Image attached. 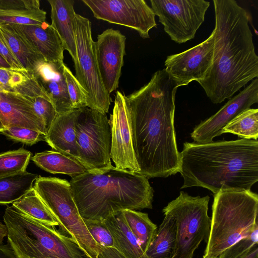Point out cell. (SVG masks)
I'll return each mask as SVG.
<instances>
[{"label":"cell","instance_id":"d6986e66","mask_svg":"<svg viewBox=\"0 0 258 258\" xmlns=\"http://www.w3.org/2000/svg\"><path fill=\"white\" fill-rule=\"evenodd\" d=\"M11 24L45 61H63L64 50L58 35L50 24L46 22L34 25Z\"/></svg>","mask_w":258,"mask_h":258},{"label":"cell","instance_id":"4fadbf2b","mask_svg":"<svg viewBox=\"0 0 258 258\" xmlns=\"http://www.w3.org/2000/svg\"><path fill=\"white\" fill-rule=\"evenodd\" d=\"M214 34L182 52L167 56L164 69L178 87L203 81L213 63Z\"/></svg>","mask_w":258,"mask_h":258},{"label":"cell","instance_id":"484cf974","mask_svg":"<svg viewBox=\"0 0 258 258\" xmlns=\"http://www.w3.org/2000/svg\"><path fill=\"white\" fill-rule=\"evenodd\" d=\"M0 30L11 51L26 71L32 72L44 59L35 52L10 23H0Z\"/></svg>","mask_w":258,"mask_h":258},{"label":"cell","instance_id":"836d02e7","mask_svg":"<svg viewBox=\"0 0 258 258\" xmlns=\"http://www.w3.org/2000/svg\"><path fill=\"white\" fill-rule=\"evenodd\" d=\"M63 73L70 99L74 109L87 107V98L80 83L71 70L63 65Z\"/></svg>","mask_w":258,"mask_h":258},{"label":"cell","instance_id":"ba28073f","mask_svg":"<svg viewBox=\"0 0 258 258\" xmlns=\"http://www.w3.org/2000/svg\"><path fill=\"white\" fill-rule=\"evenodd\" d=\"M210 197H192L180 191L162 212L172 215L176 223V249L173 258H192L201 243H208L211 227L208 216Z\"/></svg>","mask_w":258,"mask_h":258},{"label":"cell","instance_id":"9c48e42d","mask_svg":"<svg viewBox=\"0 0 258 258\" xmlns=\"http://www.w3.org/2000/svg\"><path fill=\"white\" fill-rule=\"evenodd\" d=\"M78 161L87 171L111 167V128L105 113L86 107L75 124Z\"/></svg>","mask_w":258,"mask_h":258},{"label":"cell","instance_id":"6da1fadb","mask_svg":"<svg viewBox=\"0 0 258 258\" xmlns=\"http://www.w3.org/2000/svg\"><path fill=\"white\" fill-rule=\"evenodd\" d=\"M177 86L165 69L124 99L130 123L139 174L149 179L178 172V152L174 125Z\"/></svg>","mask_w":258,"mask_h":258},{"label":"cell","instance_id":"d4e9b609","mask_svg":"<svg viewBox=\"0 0 258 258\" xmlns=\"http://www.w3.org/2000/svg\"><path fill=\"white\" fill-rule=\"evenodd\" d=\"M164 218L145 254L147 258H173L176 249V223L174 218L164 213Z\"/></svg>","mask_w":258,"mask_h":258},{"label":"cell","instance_id":"8992f818","mask_svg":"<svg viewBox=\"0 0 258 258\" xmlns=\"http://www.w3.org/2000/svg\"><path fill=\"white\" fill-rule=\"evenodd\" d=\"M210 233L203 258H217L225 250L258 228V196L249 191L214 194Z\"/></svg>","mask_w":258,"mask_h":258},{"label":"cell","instance_id":"83f0119b","mask_svg":"<svg viewBox=\"0 0 258 258\" xmlns=\"http://www.w3.org/2000/svg\"><path fill=\"white\" fill-rule=\"evenodd\" d=\"M122 211L128 228L145 253L156 235L157 225L152 222L146 213L133 210Z\"/></svg>","mask_w":258,"mask_h":258},{"label":"cell","instance_id":"d6a6232c","mask_svg":"<svg viewBox=\"0 0 258 258\" xmlns=\"http://www.w3.org/2000/svg\"><path fill=\"white\" fill-rule=\"evenodd\" d=\"M94 240L100 246L116 248L114 241L104 220L83 219Z\"/></svg>","mask_w":258,"mask_h":258},{"label":"cell","instance_id":"f35d334b","mask_svg":"<svg viewBox=\"0 0 258 258\" xmlns=\"http://www.w3.org/2000/svg\"><path fill=\"white\" fill-rule=\"evenodd\" d=\"M100 252L98 258H125L116 248H107L99 245Z\"/></svg>","mask_w":258,"mask_h":258},{"label":"cell","instance_id":"30bf717a","mask_svg":"<svg viewBox=\"0 0 258 258\" xmlns=\"http://www.w3.org/2000/svg\"><path fill=\"white\" fill-rule=\"evenodd\" d=\"M75 32L78 59L75 76L86 95L87 107L106 113L110 104V97L99 75L90 20L76 14Z\"/></svg>","mask_w":258,"mask_h":258},{"label":"cell","instance_id":"ac0fdd59","mask_svg":"<svg viewBox=\"0 0 258 258\" xmlns=\"http://www.w3.org/2000/svg\"><path fill=\"white\" fill-rule=\"evenodd\" d=\"M63 61L39 62L32 74L40 87L49 97L57 114L74 109L69 98L63 73Z\"/></svg>","mask_w":258,"mask_h":258},{"label":"cell","instance_id":"277c9868","mask_svg":"<svg viewBox=\"0 0 258 258\" xmlns=\"http://www.w3.org/2000/svg\"><path fill=\"white\" fill-rule=\"evenodd\" d=\"M146 177L111 167L71 178V188L83 219H105L125 210L152 209L154 189Z\"/></svg>","mask_w":258,"mask_h":258},{"label":"cell","instance_id":"e575fe53","mask_svg":"<svg viewBox=\"0 0 258 258\" xmlns=\"http://www.w3.org/2000/svg\"><path fill=\"white\" fill-rule=\"evenodd\" d=\"M8 138L28 145L45 141V135L34 130L22 127H9L0 132Z\"/></svg>","mask_w":258,"mask_h":258},{"label":"cell","instance_id":"5b68a950","mask_svg":"<svg viewBox=\"0 0 258 258\" xmlns=\"http://www.w3.org/2000/svg\"><path fill=\"white\" fill-rule=\"evenodd\" d=\"M3 220L16 258H89L71 237L13 206L6 209Z\"/></svg>","mask_w":258,"mask_h":258},{"label":"cell","instance_id":"7402d4cb","mask_svg":"<svg viewBox=\"0 0 258 258\" xmlns=\"http://www.w3.org/2000/svg\"><path fill=\"white\" fill-rule=\"evenodd\" d=\"M104 222L112 234L116 249L125 258H147L128 228L122 211L111 214Z\"/></svg>","mask_w":258,"mask_h":258},{"label":"cell","instance_id":"60d3db41","mask_svg":"<svg viewBox=\"0 0 258 258\" xmlns=\"http://www.w3.org/2000/svg\"><path fill=\"white\" fill-rule=\"evenodd\" d=\"M240 258H258L257 244L254 245L246 254Z\"/></svg>","mask_w":258,"mask_h":258},{"label":"cell","instance_id":"52a82bcc","mask_svg":"<svg viewBox=\"0 0 258 258\" xmlns=\"http://www.w3.org/2000/svg\"><path fill=\"white\" fill-rule=\"evenodd\" d=\"M59 224V231L74 239L89 258H98L99 244L81 216L70 182L55 177L39 176L33 186Z\"/></svg>","mask_w":258,"mask_h":258},{"label":"cell","instance_id":"603a6c76","mask_svg":"<svg viewBox=\"0 0 258 258\" xmlns=\"http://www.w3.org/2000/svg\"><path fill=\"white\" fill-rule=\"evenodd\" d=\"M0 86L8 92L28 97L41 96L50 101L32 73L26 70L0 68Z\"/></svg>","mask_w":258,"mask_h":258},{"label":"cell","instance_id":"ffe728a7","mask_svg":"<svg viewBox=\"0 0 258 258\" xmlns=\"http://www.w3.org/2000/svg\"><path fill=\"white\" fill-rule=\"evenodd\" d=\"M81 109L57 114L45 137L51 148L78 161L75 124Z\"/></svg>","mask_w":258,"mask_h":258},{"label":"cell","instance_id":"f546056e","mask_svg":"<svg viewBox=\"0 0 258 258\" xmlns=\"http://www.w3.org/2000/svg\"><path fill=\"white\" fill-rule=\"evenodd\" d=\"M227 133L257 140L258 109L249 108L241 112L222 129V134Z\"/></svg>","mask_w":258,"mask_h":258},{"label":"cell","instance_id":"b9f144b4","mask_svg":"<svg viewBox=\"0 0 258 258\" xmlns=\"http://www.w3.org/2000/svg\"><path fill=\"white\" fill-rule=\"evenodd\" d=\"M7 228L5 224L0 221V244H2L4 238L7 236Z\"/></svg>","mask_w":258,"mask_h":258},{"label":"cell","instance_id":"7c38bea8","mask_svg":"<svg viewBox=\"0 0 258 258\" xmlns=\"http://www.w3.org/2000/svg\"><path fill=\"white\" fill-rule=\"evenodd\" d=\"M98 20L135 30L144 39L157 26L155 15L144 0H82Z\"/></svg>","mask_w":258,"mask_h":258},{"label":"cell","instance_id":"7a4b0ae2","mask_svg":"<svg viewBox=\"0 0 258 258\" xmlns=\"http://www.w3.org/2000/svg\"><path fill=\"white\" fill-rule=\"evenodd\" d=\"M213 63L199 82L211 102L229 99L258 77V56L247 11L234 0H213Z\"/></svg>","mask_w":258,"mask_h":258},{"label":"cell","instance_id":"ee69618b","mask_svg":"<svg viewBox=\"0 0 258 258\" xmlns=\"http://www.w3.org/2000/svg\"><path fill=\"white\" fill-rule=\"evenodd\" d=\"M5 129L1 120H0V132L3 131Z\"/></svg>","mask_w":258,"mask_h":258},{"label":"cell","instance_id":"1f68e13d","mask_svg":"<svg viewBox=\"0 0 258 258\" xmlns=\"http://www.w3.org/2000/svg\"><path fill=\"white\" fill-rule=\"evenodd\" d=\"M46 16V12L41 9L0 11V23L39 24L45 22Z\"/></svg>","mask_w":258,"mask_h":258},{"label":"cell","instance_id":"ab89813d","mask_svg":"<svg viewBox=\"0 0 258 258\" xmlns=\"http://www.w3.org/2000/svg\"><path fill=\"white\" fill-rule=\"evenodd\" d=\"M0 258H16L9 244H0Z\"/></svg>","mask_w":258,"mask_h":258},{"label":"cell","instance_id":"4316f807","mask_svg":"<svg viewBox=\"0 0 258 258\" xmlns=\"http://www.w3.org/2000/svg\"><path fill=\"white\" fill-rule=\"evenodd\" d=\"M39 176L26 171L0 177V204H13L31 189Z\"/></svg>","mask_w":258,"mask_h":258},{"label":"cell","instance_id":"e0dca14e","mask_svg":"<svg viewBox=\"0 0 258 258\" xmlns=\"http://www.w3.org/2000/svg\"><path fill=\"white\" fill-rule=\"evenodd\" d=\"M30 98L0 90V120L5 128L26 127L38 131L46 136L43 122L35 113Z\"/></svg>","mask_w":258,"mask_h":258},{"label":"cell","instance_id":"cb8c5ba5","mask_svg":"<svg viewBox=\"0 0 258 258\" xmlns=\"http://www.w3.org/2000/svg\"><path fill=\"white\" fill-rule=\"evenodd\" d=\"M30 159L42 169L52 174L76 177L87 170L77 160L56 151L37 153Z\"/></svg>","mask_w":258,"mask_h":258},{"label":"cell","instance_id":"4dcf8cb0","mask_svg":"<svg viewBox=\"0 0 258 258\" xmlns=\"http://www.w3.org/2000/svg\"><path fill=\"white\" fill-rule=\"evenodd\" d=\"M31 153L24 148L0 154V177L26 171Z\"/></svg>","mask_w":258,"mask_h":258},{"label":"cell","instance_id":"8d00e7d4","mask_svg":"<svg viewBox=\"0 0 258 258\" xmlns=\"http://www.w3.org/2000/svg\"><path fill=\"white\" fill-rule=\"evenodd\" d=\"M258 242V228L225 250L217 258H240Z\"/></svg>","mask_w":258,"mask_h":258},{"label":"cell","instance_id":"2e32d148","mask_svg":"<svg viewBox=\"0 0 258 258\" xmlns=\"http://www.w3.org/2000/svg\"><path fill=\"white\" fill-rule=\"evenodd\" d=\"M109 121L111 133L110 157L115 167L138 174L140 169L133 147L124 95L119 91L116 92L113 112Z\"/></svg>","mask_w":258,"mask_h":258},{"label":"cell","instance_id":"7bdbcfd3","mask_svg":"<svg viewBox=\"0 0 258 258\" xmlns=\"http://www.w3.org/2000/svg\"><path fill=\"white\" fill-rule=\"evenodd\" d=\"M0 68L12 69L6 59L0 54Z\"/></svg>","mask_w":258,"mask_h":258},{"label":"cell","instance_id":"d590c367","mask_svg":"<svg viewBox=\"0 0 258 258\" xmlns=\"http://www.w3.org/2000/svg\"><path fill=\"white\" fill-rule=\"evenodd\" d=\"M30 99L35 113L43 122L47 134L57 115L55 109L49 100L42 97H30Z\"/></svg>","mask_w":258,"mask_h":258},{"label":"cell","instance_id":"9a60e30c","mask_svg":"<svg viewBox=\"0 0 258 258\" xmlns=\"http://www.w3.org/2000/svg\"><path fill=\"white\" fill-rule=\"evenodd\" d=\"M126 37L119 30L106 29L95 42L97 67L103 87L108 94L119 84L125 54Z\"/></svg>","mask_w":258,"mask_h":258},{"label":"cell","instance_id":"74e56055","mask_svg":"<svg viewBox=\"0 0 258 258\" xmlns=\"http://www.w3.org/2000/svg\"><path fill=\"white\" fill-rule=\"evenodd\" d=\"M0 54L6 59L13 69L25 70L11 51L1 30Z\"/></svg>","mask_w":258,"mask_h":258},{"label":"cell","instance_id":"8fae6325","mask_svg":"<svg viewBox=\"0 0 258 258\" xmlns=\"http://www.w3.org/2000/svg\"><path fill=\"white\" fill-rule=\"evenodd\" d=\"M150 3L164 31L178 44L194 38L210 5L205 0H151Z\"/></svg>","mask_w":258,"mask_h":258},{"label":"cell","instance_id":"f1b7e54d","mask_svg":"<svg viewBox=\"0 0 258 258\" xmlns=\"http://www.w3.org/2000/svg\"><path fill=\"white\" fill-rule=\"evenodd\" d=\"M21 212L49 226L59 224L33 187L24 196L12 204Z\"/></svg>","mask_w":258,"mask_h":258},{"label":"cell","instance_id":"44dd1931","mask_svg":"<svg viewBox=\"0 0 258 258\" xmlns=\"http://www.w3.org/2000/svg\"><path fill=\"white\" fill-rule=\"evenodd\" d=\"M48 2L51 7L50 25L58 35L64 50L71 55L75 69L78 66V59L75 32V2L73 0H48Z\"/></svg>","mask_w":258,"mask_h":258},{"label":"cell","instance_id":"3957f363","mask_svg":"<svg viewBox=\"0 0 258 258\" xmlns=\"http://www.w3.org/2000/svg\"><path fill=\"white\" fill-rule=\"evenodd\" d=\"M181 188L250 190L258 181V141L241 139L207 143L185 142L180 152Z\"/></svg>","mask_w":258,"mask_h":258},{"label":"cell","instance_id":"5bb4252c","mask_svg":"<svg viewBox=\"0 0 258 258\" xmlns=\"http://www.w3.org/2000/svg\"><path fill=\"white\" fill-rule=\"evenodd\" d=\"M258 102V79L236 95L232 97L215 114L201 121L190 134L194 142L207 143L213 142L216 137L222 134V129L242 111Z\"/></svg>","mask_w":258,"mask_h":258}]
</instances>
